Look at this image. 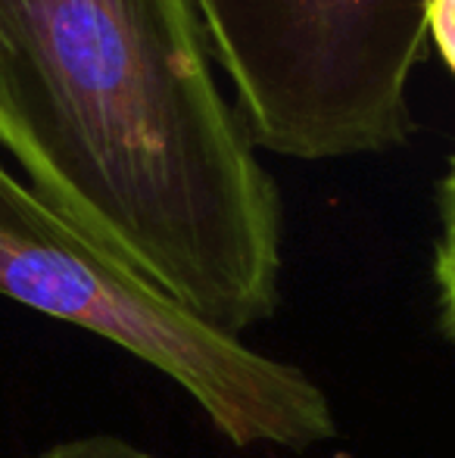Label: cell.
I'll list each match as a JSON object with an SVG mask.
<instances>
[{"instance_id": "obj_1", "label": "cell", "mask_w": 455, "mask_h": 458, "mask_svg": "<svg viewBox=\"0 0 455 458\" xmlns=\"http://www.w3.org/2000/svg\"><path fill=\"white\" fill-rule=\"evenodd\" d=\"M0 150L104 259L243 340L284 216L190 0H0Z\"/></svg>"}, {"instance_id": "obj_4", "label": "cell", "mask_w": 455, "mask_h": 458, "mask_svg": "<svg viewBox=\"0 0 455 458\" xmlns=\"http://www.w3.org/2000/svg\"><path fill=\"white\" fill-rule=\"evenodd\" d=\"M35 458H156V455L134 446V443L122 440V437L88 434V437H72V440L54 443V446L44 449V453Z\"/></svg>"}, {"instance_id": "obj_3", "label": "cell", "mask_w": 455, "mask_h": 458, "mask_svg": "<svg viewBox=\"0 0 455 458\" xmlns=\"http://www.w3.org/2000/svg\"><path fill=\"white\" fill-rule=\"evenodd\" d=\"M440 231L434 241V287H437L440 327L455 346V153L437 182Z\"/></svg>"}, {"instance_id": "obj_2", "label": "cell", "mask_w": 455, "mask_h": 458, "mask_svg": "<svg viewBox=\"0 0 455 458\" xmlns=\"http://www.w3.org/2000/svg\"><path fill=\"white\" fill-rule=\"evenodd\" d=\"M256 150L375 157L415 138L431 0H190Z\"/></svg>"}, {"instance_id": "obj_5", "label": "cell", "mask_w": 455, "mask_h": 458, "mask_svg": "<svg viewBox=\"0 0 455 458\" xmlns=\"http://www.w3.org/2000/svg\"><path fill=\"white\" fill-rule=\"evenodd\" d=\"M427 35H431L440 60L455 75V0H431L427 4Z\"/></svg>"}]
</instances>
